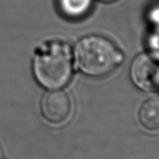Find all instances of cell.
<instances>
[{"mask_svg":"<svg viewBox=\"0 0 159 159\" xmlns=\"http://www.w3.org/2000/svg\"><path fill=\"white\" fill-rule=\"evenodd\" d=\"M75 57L79 70L92 78L109 75L124 59L123 52L113 40L99 34L81 38L75 48Z\"/></svg>","mask_w":159,"mask_h":159,"instance_id":"obj_1","label":"cell"},{"mask_svg":"<svg viewBox=\"0 0 159 159\" xmlns=\"http://www.w3.org/2000/svg\"><path fill=\"white\" fill-rule=\"evenodd\" d=\"M72 55L70 46L62 40H51L36 51L33 72L37 82L48 89L65 86L72 76Z\"/></svg>","mask_w":159,"mask_h":159,"instance_id":"obj_2","label":"cell"},{"mask_svg":"<svg viewBox=\"0 0 159 159\" xmlns=\"http://www.w3.org/2000/svg\"><path fill=\"white\" fill-rule=\"evenodd\" d=\"M139 120L144 127L157 130L159 127V100L158 97L148 99L140 109Z\"/></svg>","mask_w":159,"mask_h":159,"instance_id":"obj_6","label":"cell"},{"mask_svg":"<svg viewBox=\"0 0 159 159\" xmlns=\"http://www.w3.org/2000/svg\"><path fill=\"white\" fill-rule=\"evenodd\" d=\"M130 73L134 84L142 91L155 92L158 89V65L150 54L137 56L130 65Z\"/></svg>","mask_w":159,"mask_h":159,"instance_id":"obj_4","label":"cell"},{"mask_svg":"<svg viewBox=\"0 0 159 159\" xmlns=\"http://www.w3.org/2000/svg\"><path fill=\"white\" fill-rule=\"evenodd\" d=\"M57 8L63 16L80 20L86 16L93 6V0H57Z\"/></svg>","mask_w":159,"mask_h":159,"instance_id":"obj_5","label":"cell"},{"mask_svg":"<svg viewBox=\"0 0 159 159\" xmlns=\"http://www.w3.org/2000/svg\"><path fill=\"white\" fill-rule=\"evenodd\" d=\"M102 2H112L116 1V0H100Z\"/></svg>","mask_w":159,"mask_h":159,"instance_id":"obj_7","label":"cell"},{"mask_svg":"<svg viewBox=\"0 0 159 159\" xmlns=\"http://www.w3.org/2000/svg\"><path fill=\"white\" fill-rule=\"evenodd\" d=\"M42 116L51 124H61L68 120L72 111L71 97L63 90L51 89L40 101Z\"/></svg>","mask_w":159,"mask_h":159,"instance_id":"obj_3","label":"cell"}]
</instances>
